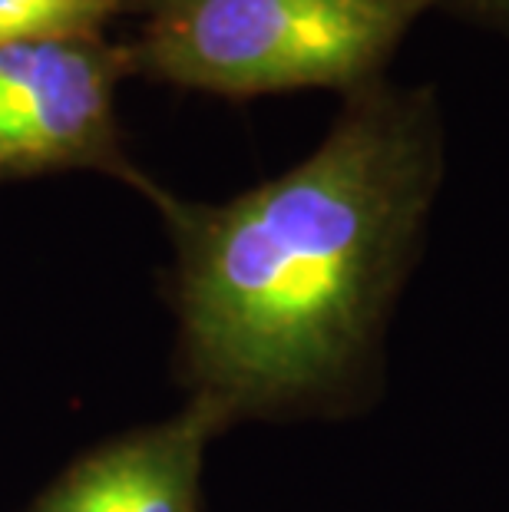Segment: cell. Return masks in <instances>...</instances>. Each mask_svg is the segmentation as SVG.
<instances>
[{
    "label": "cell",
    "instance_id": "3",
    "mask_svg": "<svg viewBox=\"0 0 509 512\" xmlns=\"http://www.w3.org/2000/svg\"><path fill=\"white\" fill-rule=\"evenodd\" d=\"M126 73V43L103 34L0 43V179L96 169L153 192L126 159L116 123Z\"/></svg>",
    "mask_w": 509,
    "mask_h": 512
},
{
    "label": "cell",
    "instance_id": "2",
    "mask_svg": "<svg viewBox=\"0 0 509 512\" xmlns=\"http://www.w3.org/2000/svg\"><path fill=\"white\" fill-rule=\"evenodd\" d=\"M139 17L129 67L229 100L354 93L384 80L433 0H126Z\"/></svg>",
    "mask_w": 509,
    "mask_h": 512
},
{
    "label": "cell",
    "instance_id": "4",
    "mask_svg": "<svg viewBox=\"0 0 509 512\" xmlns=\"http://www.w3.org/2000/svg\"><path fill=\"white\" fill-rule=\"evenodd\" d=\"M229 423L215 403L192 397L166 423L86 453L30 512H199L205 446Z\"/></svg>",
    "mask_w": 509,
    "mask_h": 512
},
{
    "label": "cell",
    "instance_id": "1",
    "mask_svg": "<svg viewBox=\"0 0 509 512\" xmlns=\"http://www.w3.org/2000/svg\"><path fill=\"white\" fill-rule=\"evenodd\" d=\"M440 182L437 93L377 80L344 96L311 156L229 202L149 192L176 242L192 397L232 423L348 407L374 380Z\"/></svg>",
    "mask_w": 509,
    "mask_h": 512
},
{
    "label": "cell",
    "instance_id": "5",
    "mask_svg": "<svg viewBox=\"0 0 509 512\" xmlns=\"http://www.w3.org/2000/svg\"><path fill=\"white\" fill-rule=\"evenodd\" d=\"M126 0H0V43L47 37H100Z\"/></svg>",
    "mask_w": 509,
    "mask_h": 512
},
{
    "label": "cell",
    "instance_id": "6",
    "mask_svg": "<svg viewBox=\"0 0 509 512\" xmlns=\"http://www.w3.org/2000/svg\"><path fill=\"white\" fill-rule=\"evenodd\" d=\"M433 7L467 20L473 27L509 37V0H433Z\"/></svg>",
    "mask_w": 509,
    "mask_h": 512
}]
</instances>
